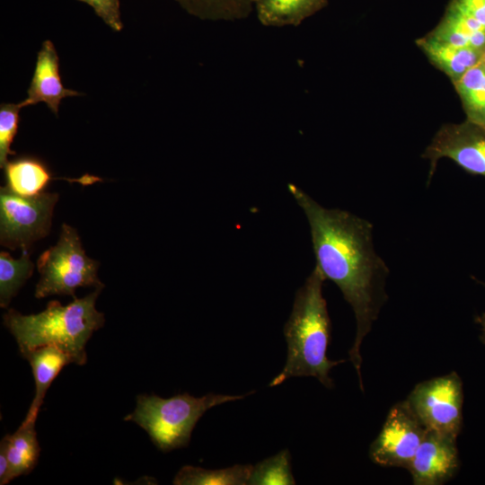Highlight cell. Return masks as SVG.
Listing matches in <instances>:
<instances>
[{
	"instance_id": "cell-26",
	"label": "cell",
	"mask_w": 485,
	"mask_h": 485,
	"mask_svg": "<svg viewBox=\"0 0 485 485\" xmlns=\"http://www.w3.org/2000/svg\"><path fill=\"white\" fill-rule=\"evenodd\" d=\"M480 283L485 285V283H482V282H480ZM475 322L481 326V340L485 344V313H483L482 315L477 316L475 318Z\"/></svg>"
},
{
	"instance_id": "cell-6",
	"label": "cell",
	"mask_w": 485,
	"mask_h": 485,
	"mask_svg": "<svg viewBox=\"0 0 485 485\" xmlns=\"http://www.w3.org/2000/svg\"><path fill=\"white\" fill-rule=\"evenodd\" d=\"M58 194L40 192L22 196L6 186L0 188V242L11 250H29L47 236Z\"/></svg>"
},
{
	"instance_id": "cell-24",
	"label": "cell",
	"mask_w": 485,
	"mask_h": 485,
	"mask_svg": "<svg viewBox=\"0 0 485 485\" xmlns=\"http://www.w3.org/2000/svg\"><path fill=\"white\" fill-rule=\"evenodd\" d=\"M446 9L478 30H485V0H451Z\"/></svg>"
},
{
	"instance_id": "cell-4",
	"label": "cell",
	"mask_w": 485,
	"mask_h": 485,
	"mask_svg": "<svg viewBox=\"0 0 485 485\" xmlns=\"http://www.w3.org/2000/svg\"><path fill=\"white\" fill-rule=\"evenodd\" d=\"M254 392L243 395L207 393L202 397L184 392L167 399L155 394H139L135 410L125 416L124 420L137 424L160 451L167 453L189 445L197 422L209 409Z\"/></svg>"
},
{
	"instance_id": "cell-16",
	"label": "cell",
	"mask_w": 485,
	"mask_h": 485,
	"mask_svg": "<svg viewBox=\"0 0 485 485\" xmlns=\"http://www.w3.org/2000/svg\"><path fill=\"white\" fill-rule=\"evenodd\" d=\"M327 4L328 0H253L260 22L274 27L299 25Z\"/></svg>"
},
{
	"instance_id": "cell-1",
	"label": "cell",
	"mask_w": 485,
	"mask_h": 485,
	"mask_svg": "<svg viewBox=\"0 0 485 485\" xmlns=\"http://www.w3.org/2000/svg\"><path fill=\"white\" fill-rule=\"evenodd\" d=\"M287 189L307 218L315 266L353 309L357 331L348 355L364 391L361 345L388 298L384 286L389 269L374 249L373 225L348 211L323 207L293 183Z\"/></svg>"
},
{
	"instance_id": "cell-12",
	"label": "cell",
	"mask_w": 485,
	"mask_h": 485,
	"mask_svg": "<svg viewBox=\"0 0 485 485\" xmlns=\"http://www.w3.org/2000/svg\"><path fill=\"white\" fill-rule=\"evenodd\" d=\"M31 365L35 395L26 414L27 419H37L48 389L62 368L74 363L72 357L54 345L41 346L22 354Z\"/></svg>"
},
{
	"instance_id": "cell-15",
	"label": "cell",
	"mask_w": 485,
	"mask_h": 485,
	"mask_svg": "<svg viewBox=\"0 0 485 485\" xmlns=\"http://www.w3.org/2000/svg\"><path fill=\"white\" fill-rule=\"evenodd\" d=\"M3 169L6 187L22 196H34L42 192L54 179L47 164L31 155H22L8 161Z\"/></svg>"
},
{
	"instance_id": "cell-17",
	"label": "cell",
	"mask_w": 485,
	"mask_h": 485,
	"mask_svg": "<svg viewBox=\"0 0 485 485\" xmlns=\"http://www.w3.org/2000/svg\"><path fill=\"white\" fill-rule=\"evenodd\" d=\"M453 84L466 119L485 127V64L481 60Z\"/></svg>"
},
{
	"instance_id": "cell-21",
	"label": "cell",
	"mask_w": 485,
	"mask_h": 485,
	"mask_svg": "<svg viewBox=\"0 0 485 485\" xmlns=\"http://www.w3.org/2000/svg\"><path fill=\"white\" fill-rule=\"evenodd\" d=\"M432 38L457 47L484 51L485 31H476L454 13L445 11L436 28L428 33Z\"/></svg>"
},
{
	"instance_id": "cell-11",
	"label": "cell",
	"mask_w": 485,
	"mask_h": 485,
	"mask_svg": "<svg viewBox=\"0 0 485 485\" xmlns=\"http://www.w3.org/2000/svg\"><path fill=\"white\" fill-rule=\"evenodd\" d=\"M83 94L63 85L56 48L50 40H44L37 55L27 98L21 101L22 108L44 102L57 115L63 99Z\"/></svg>"
},
{
	"instance_id": "cell-9",
	"label": "cell",
	"mask_w": 485,
	"mask_h": 485,
	"mask_svg": "<svg viewBox=\"0 0 485 485\" xmlns=\"http://www.w3.org/2000/svg\"><path fill=\"white\" fill-rule=\"evenodd\" d=\"M422 157L430 162L428 181L441 158L453 160L470 174L485 177V127L468 119L445 124L436 133Z\"/></svg>"
},
{
	"instance_id": "cell-5",
	"label": "cell",
	"mask_w": 485,
	"mask_h": 485,
	"mask_svg": "<svg viewBox=\"0 0 485 485\" xmlns=\"http://www.w3.org/2000/svg\"><path fill=\"white\" fill-rule=\"evenodd\" d=\"M40 279L35 287V297L52 295L76 297L80 287H99V262L89 258L82 246L77 231L63 224L56 245L46 250L38 259Z\"/></svg>"
},
{
	"instance_id": "cell-10",
	"label": "cell",
	"mask_w": 485,
	"mask_h": 485,
	"mask_svg": "<svg viewBox=\"0 0 485 485\" xmlns=\"http://www.w3.org/2000/svg\"><path fill=\"white\" fill-rule=\"evenodd\" d=\"M456 437L427 430L407 470L415 485H441L459 469Z\"/></svg>"
},
{
	"instance_id": "cell-18",
	"label": "cell",
	"mask_w": 485,
	"mask_h": 485,
	"mask_svg": "<svg viewBox=\"0 0 485 485\" xmlns=\"http://www.w3.org/2000/svg\"><path fill=\"white\" fill-rule=\"evenodd\" d=\"M252 465L236 464L229 468L207 470L185 465L175 475L174 485H245L248 484Z\"/></svg>"
},
{
	"instance_id": "cell-19",
	"label": "cell",
	"mask_w": 485,
	"mask_h": 485,
	"mask_svg": "<svg viewBox=\"0 0 485 485\" xmlns=\"http://www.w3.org/2000/svg\"><path fill=\"white\" fill-rule=\"evenodd\" d=\"M34 264L30 259L29 250H22L19 259L8 252L0 253V305L6 308L19 289L31 278Z\"/></svg>"
},
{
	"instance_id": "cell-3",
	"label": "cell",
	"mask_w": 485,
	"mask_h": 485,
	"mask_svg": "<svg viewBox=\"0 0 485 485\" xmlns=\"http://www.w3.org/2000/svg\"><path fill=\"white\" fill-rule=\"evenodd\" d=\"M103 286L83 298L75 297L67 305L50 301L46 309L24 315L9 309L4 315V326L16 340L21 354L33 348L54 345L69 354L74 363L83 366L87 357L85 346L93 333L105 322L104 314L95 303Z\"/></svg>"
},
{
	"instance_id": "cell-13",
	"label": "cell",
	"mask_w": 485,
	"mask_h": 485,
	"mask_svg": "<svg viewBox=\"0 0 485 485\" xmlns=\"http://www.w3.org/2000/svg\"><path fill=\"white\" fill-rule=\"evenodd\" d=\"M416 43L428 60L445 73L452 83L457 81L470 68L477 65L483 54L481 50L454 46L429 35L417 40Z\"/></svg>"
},
{
	"instance_id": "cell-22",
	"label": "cell",
	"mask_w": 485,
	"mask_h": 485,
	"mask_svg": "<svg viewBox=\"0 0 485 485\" xmlns=\"http://www.w3.org/2000/svg\"><path fill=\"white\" fill-rule=\"evenodd\" d=\"M250 485H294L291 455L287 449L264 459L252 467Z\"/></svg>"
},
{
	"instance_id": "cell-7",
	"label": "cell",
	"mask_w": 485,
	"mask_h": 485,
	"mask_svg": "<svg viewBox=\"0 0 485 485\" xmlns=\"http://www.w3.org/2000/svg\"><path fill=\"white\" fill-rule=\"evenodd\" d=\"M406 401L427 429L457 438L463 423V383L455 372L418 384Z\"/></svg>"
},
{
	"instance_id": "cell-14",
	"label": "cell",
	"mask_w": 485,
	"mask_h": 485,
	"mask_svg": "<svg viewBox=\"0 0 485 485\" xmlns=\"http://www.w3.org/2000/svg\"><path fill=\"white\" fill-rule=\"evenodd\" d=\"M36 419H24L13 434L4 436L0 443L7 456L10 481L30 473L38 463L40 446L35 430Z\"/></svg>"
},
{
	"instance_id": "cell-23",
	"label": "cell",
	"mask_w": 485,
	"mask_h": 485,
	"mask_svg": "<svg viewBox=\"0 0 485 485\" xmlns=\"http://www.w3.org/2000/svg\"><path fill=\"white\" fill-rule=\"evenodd\" d=\"M20 103H1L0 105V167L3 169L10 154H15L11 146L17 134L20 122Z\"/></svg>"
},
{
	"instance_id": "cell-20",
	"label": "cell",
	"mask_w": 485,
	"mask_h": 485,
	"mask_svg": "<svg viewBox=\"0 0 485 485\" xmlns=\"http://www.w3.org/2000/svg\"><path fill=\"white\" fill-rule=\"evenodd\" d=\"M190 13L205 20L234 21L247 17L253 0H175Z\"/></svg>"
},
{
	"instance_id": "cell-2",
	"label": "cell",
	"mask_w": 485,
	"mask_h": 485,
	"mask_svg": "<svg viewBox=\"0 0 485 485\" xmlns=\"http://www.w3.org/2000/svg\"><path fill=\"white\" fill-rule=\"evenodd\" d=\"M324 280L315 266L296 291L291 314L284 326L287 362L283 370L269 383L270 387L279 385L291 377L313 376L326 388H333L330 371L346 360H331L327 357L331 319L322 295Z\"/></svg>"
},
{
	"instance_id": "cell-8",
	"label": "cell",
	"mask_w": 485,
	"mask_h": 485,
	"mask_svg": "<svg viewBox=\"0 0 485 485\" xmlns=\"http://www.w3.org/2000/svg\"><path fill=\"white\" fill-rule=\"evenodd\" d=\"M427 430L406 400L397 402L371 444L369 456L379 465L407 469Z\"/></svg>"
},
{
	"instance_id": "cell-25",
	"label": "cell",
	"mask_w": 485,
	"mask_h": 485,
	"mask_svg": "<svg viewBox=\"0 0 485 485\" xmlns=\"http://www.w3.org/2000/svg\"><path fill=\"white\" fill-rule=\"evenodd\" d=\"M90 5L95 14L115 31H120L123 23L120 16L119 0H77Z\"/></svg>"
},
{
	"instance_id": "cell-27",
	"label": "cell",
	"mask_w": 485,
	"mask_h": 485,
	"mask_svg": "<svg viewBox=\"0 0 485 485\" xmlns=\"http://www.w3.org/2000/svg\"><path fill=\"white\" fill-rule=\"evenodd\" d=\"M481 61L485 64V49L482 54Z\"/></svg>"
}]
</instances>
